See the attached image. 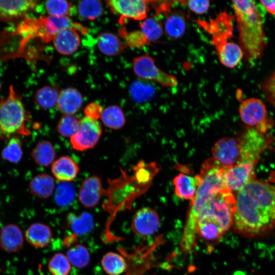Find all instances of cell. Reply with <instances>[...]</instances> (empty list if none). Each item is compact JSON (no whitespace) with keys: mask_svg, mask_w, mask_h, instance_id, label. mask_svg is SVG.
Wrapping results in <instances>:
<instances>
[{"mask_svg":"<svg viewBox=\"0 0 275 275\" xmlns=\"http://www.w3.org/2000/svg\"><path fill=\"white\" fill-rule=\"evenodd\" d=\"M233 227L238 234L258 237L275 229V185L267 181L251 180L235 196Z\"/></svg>","mask_w":275,"mask_h":275,"instance_id":"6da1fadb","label":"cell"},{"mask_svg":"<svg viewBox=\"0 0 275 275\" xmlns=\"http://www.w3.org/2000/svg\"><path fill=\"white\" fill-rule=\"evenodd\" d=\"M224 170L213 158L203 164L200 174L202 181L191 200L183 231L182 241L185 244L196 243L197 225L201 211L216 194L227 189L223 178Z\"/></svg>","mask_w":275,"mask_h":275,"instance_id":"7a4b0ae2","label":"cell"},{"mask_svg":"<svg viewBox=\"0 0 275 275\" xmlns=\"http://www.w3.org/2000/svg\"><path fill=\"white\" fill-rule=\"evenodd\" d=\"M240 46L251 64L262 56L267 45L262 17L253 1H233Z\"/></svg>","mask_w":275,"mask_h":275,"instance_id":"3957f363","label":"cell"},{"mask_svg":"<svg viewBox=\"0 0 275 275\" xmlns=\"http://www.w3.org/2000/svg\"><path fill=\"white\" fill-rule=\"evenodd\" d=\"M29 118L21 98L11 86L8 95L0 101V136L29 135L30 131L25 126Z\"/></svg>","mask_w":275,"mask_h":275,"instance_id":"277c9868","label":"cell"},{"mask_svg":"<svg viewBox=\"0 0 275 275\" xmlns=\"http://www.w3.org/2000/svg\"><path fill=\"white\" fill-rule=\"evenodd\" d=\"M67 29H74L82 34L88 32L86 27L73 21L69 16H42L36 20H26L23 25V34L28 38L39 37L46 43L52 41L58 32Z\"/></svg>","mask_w":275,"mask_h":275,"instance_id":"5b68a950","label":"cell"},{"mask_svg":"<svg viewBox=\"0 0 275 275\" xmlns=\"http://www.w3.org/2000/svg\"><path fill=\"white\" fill-rule=\"evenodd\" d=\"M235 204V196L226 189L210 200L201 211L200 217H208L214 220L225 233L233 225Z\"/></svg>","mask_w":275,"mask_h":275,"instance_id":"8992f818","label":"cell"},{"mask_svg":"<svg viewBox=\"0 0 275 275\" xmlns=\"http://www.w3.org/2000/svg\"><path fill=\"white\" fill-rule=\"evenodd\" d=\"M239 158L238 163L255 165L268 148L269 138L255 127L248 128L238 139Z\"/></svg>","mask_w":275,"mask_h":275,"instance_id":"52a82bcc","label":"cell"},{"mask_svg":"<svg viewBox=\"0 0 275 275\" xmlns=\"http://www.w3.org/2000/svg\"><path fill=\"white\" fill-rule=\"evenodd\" d=\"M132 68L139 78L155 81L162 87H175L178 85L176 77L159 68L151 56L144 54L133 59Z\"/></svg>","mask_w":275,"mask_h":275,"instance_id":"ba28073f","label":"cell"},{"mask_svg":"<svg viewBox=\"0 0 275 275\" xmlns=\"http://www.w3.org/2000/svg\"><path fill=\"white\" fill-rule=\"evenodd\" d=\"M239 113L244 124L263 133H265L272 126L266 106L260 99L251 98L243 100L239 106Z\"/></svg>","mask_w":275,"mask_h":275,"instance_id":"9c48e42d","label":"cell"},{"mask_svg":"<svg viewBox=\"0 0 275 275\" xmlns=\"http://www.w3.org/2000/svg\"><path fill=\"white\" fill-rule=\"evenodd\" d=\"M101 134L100 122L85 116L80 120L75 133L70 138L71 146L74 149L79 151L91 149L97 143Z\"/></svg>","mask_w":275,"mask_h":275,"instance_id":"30bf717a","label":"cell"},{"mask_svg":"<svg viewBox=\"0 0 275 275\" xmlns=\"http://www.w3.org/2000/svg\"><path fill=\"white\" fill-rule=\"evenodd\" d=\"M254 165L246 163H238L225 168L223 178L227 189L230 191H238L251 180L255 178Z\"/></svg>","mask_w":275,"mask_h":275,"instance_id":"8fae6325","label":"cell"},{"mask_svg":"<svg viewBox=\"0 0 275 275\" xmlns=\"http://www.w3.org/2000/svg\"><path fill=\"white\" fill-rule=\"evenodd\" d=\"M106 2L111 10L120 15L122 18L145 20L149 11L148 1L113 0L106 1Z\"/></svg>","mask_w":275,"mask_h":275,"instance_id":"7c38bea8","label":"cell"},{"mask_svg":"<svg viewBox=\"0 0 275 275\" xmlns=\"http://www.w3.org/2000/svg\"><path fill=\"white\" fill-rule=\"evenodd\" d=\"M213 159L221 167L230 168L237 163L239 158L238 139L224 138L214 144L212 150Z\"/></svg>","mask_w":275,"mask_h":275,"instance_id":"4fadbf2b","label":"cell"},{"mask_svg":"<svg viewBox=\"0 0 275 275\" xmlns=\"http://www.w3.org/2000/svg\"><path fill=\"white\" fill-rule=\"evenodd\" d=\"M159 226V218L153 209L144 207L137 210L131 223V229L135 234L147 236L154 234Z\"/></svg>","mask_w":275,"mask_h":275,"instance_id":"5bb4252c","label":"cell"},{"mask_svg":"<svg viewBox=\"0 0 275 275\" xmlns=\"http://www.w3.org/2000/svg\"><path fill=\"white\" fill-rule=\"evenodd\" d=\"M204 24L211 35L212 43L215 48L231 41L233 30L231 16L223 13L209 23L205 22Z\"/></svg>","mask_w":275,"mask_h":275,"instance_id":"9a60e30c","label":"cell"},{"mask_svg":"<svg viewBox=\"0 0 275 275\" xmlns=\"http://www.w3.org/2000/svg\"><path fill=\"white\" fill-rule=\"evenodd\" d=\"M39 2L33 0H0V21L10 22L18 20L34 10Z\"/></svg>","mask_w":275,"mask_h":275,"instance_id":"2e32d148","label":"cell"},{"mask_svg":"<svg viewBox=\"0 0 275 275\" xmlns=\"http://www.w3.org/2000/svg\"><path fill=\"white\" fill-rule=\"evenodd\" d=\"M103 190L101 179L95 175L86 178L81 184L78 198L87 208L95 207L99 202Z\"/></svg>","mask_w":275,"mask_h":275,"instance_id":"e0dca14e","label":"cell"},{"mask_svg":"<svg viewBox=\"0 0 275 275\" xmlns=\"http://www.w3.org/2000/svg\"><path fill=\"white\" fill-rule=\"evenodd\" d=\"M23 235L16 225L10 224L4 226L0 231V247L8 253L19 252L23 246Z\"/></svg>","mask_w":275,"mask_h":275,"instance_id":"ac0fdd59","label":"cell"},{"mask_svg":"<svg viewBox=\"0 0 275 275\" xmlns=\"http://www.w3.org/2000/svg\"><path fill=\"white\" fill-rule=\"evenodd\" d=\"M52 41L57 51L64 55H70L75 52L80 43L78 32L72 29L60 31L55 35Z\"/></svg>","mask_w":275,"mask_h":275,"instance_id":"d6986e66","label":"cell"},{"mask_svg":"<svg viewBox=\"0 0 275 275\" xmlns=\"http://www.w3.org/2000/svg\"><path fill=\"white\" fill-rule=\"evenodd\" d=\"M201 181L200 175L192 176L180 173L173 180L175 194L180 198L191 200Z\"/></svg>","mask_w":275,"mask_h":275,"instance_id":"ffe728a7","label":"cell"},{"mask_svg":"<svg viewBox=\"0 0 275 275\" xmlns=\"http://www.w3.org/2000/svg\"><path fill=\"white\" fill-rule=\"evenodd\" d=\"M79 168L69 156H63L53 162L51 171L54 177L62 182H69L77 176Z\"/></svg>","mask_w":275,"mask_h":275,"instance_id":"44dd1931","label":"cell"},{"mask_svg":"<svg viewBox=\"0 0 275 275\" xmlns=\"http://www.w3.org/2000/svg\"><path fill=\"white\" fill-rule=\"evenodd\" d=\"M83 99L80 93L73 88H67L59 93L57 101L59 110L65 115H74L81 107Z\"/></svg>","mask_w":275,"mask_h":275,"instance_id":"7402d4cb","label":"cell"},{"mask_svg":"<svg viewBox=\"0 0 275 275\" xmlns=\"http://www.w3.org/2000/svg\"><path fill=\"white\" fill-rule=\"evenodd\" d=\"M25 238L33 246L43 248L48 245L51 242L52 233L47 225L36 223L31 225L26 229Z\"/></svg>","mask_w":275,"mask_h":275,"instance_id":"603a6c76","label":"cell"},{"mask_svg":"<svg viewBox=\"0 0 275 275\" xmlns=\"http://www.w3.org/2000/svg\"><path fill=\"white\" fill-rule=\"evenodd\" d=\"M215 49L221 63L229 68L238 66L244 57L240 46L232 41L221 45Z\"/></svg>","mask_w":275,"mask_h":275,"instance_id":"cb8c5ba5","label":"cell"},{"mask_svg":"<svg viewBox=\"0 0 275 275\" xmlns=\"http://www.w3.org/2000/svg\"><path fill=\"white\" fill-rule=\"evenodd\" d=\"M163 32L167 37L177 40L183 36L186 30V20L180 11H171L166 15Z\"/></svg>","mask_w":275,"mask_h":275,"instance_id":"d4e9b609","label":"cell"},{"mask_svg":"<svg viewBox=\"0 0 275 275\" xmlns=\"http://www.w3.org/2000/svg\"><path fill=\"white\" fill-rule=\"evenodd\" d=\"M54 186L53 178L47 174L42 173L31 180L29 188L33 196L40 199H46L52 194Z\"/></svg>","mask_w":275,"mask_h":275,"instance_id":"484cf974","label":"cell"},{"mask_svg":"<svg viewBox=\"0 0 275 275\" xmlns=\"http://www.w3.org/2000/svg\"><path fill=\"white\" fill-rule=\"evenodd\" d=\"M97 45L99 50L108 56L118 55L125 48V46L118 37L109 32L102 33L98 35Z\"/></svg>","mask_w":275,"mask_h":275,"instance_id":"4316f807","label":"cell"},{"mask_svg":"<svg viewBox=\"0 0 275 275\" xmlns=\"http://www.w3.org/2000/svg\"><path fill=\"white\" fill-rule=\"evenodd\" d=\"M31 155L37 164L47 167L53 163L56 157V151L51 142L42 141L38 143L33 149Z\"/></svg>","mask_w":275,"mask_h":275,"instance_id":"83f0119b","label":"cell"},{"mask_svg":"<svg viewBox=\"0 0 275 275\" xmlns=\"http://www.w3.org/2000/svg\"><path fill=\"white\" fill-rule=\"evenodd\" d=\"M197 232L198 235L209 241L216 240L225 233L216 221L206 216L200 217L197 225Z\"/></svg>","mask_w":275,"mask_h":275,"instance_id":"f1b7e54d","label":"cell"},{"mask_svg":"<svg viewBox=\"0 0 275 275\" xmlns=\"http://www.w3.org/2000/svg\"><path fill=\"white\" fill-rule=\"evenodd\" d=\"M101 264L103 269L108 275H120L127 269V263L124 257L113 252L103 255Z\"/></svg>","mask_w":275,"mask_h":275,"instance_id":"f546056e","label":"cell"},{"mask_svg":"<svg viewBox=\"0 0 275 275\" xmlns=\"http://www.w3.org/2000/svg\"><path fill=\"white\" fill-rule=\"evenodd\" d=\"M129 93L134 101L143 103L153 98L155 94V89L148 80H137L131 84Z\"/></svg>","mask_w":275,"mask_h":275,"instance_id":"4dcf8cb0","label":"cell"},{"mask_svg":"<svg viewBox=\"0 0 275 275\" xmlns=\"http://www.w3.org/2000/svg\"><path fill=\"white\" fill-rule=\"evenodd\" d=\"M101 118L105 126L113 129H120L126 121L122 108L117 105L108 106L104 109Z\"/></svg>","mask_w":275,"mask_h":275,"instance_id":"1f68e13d","label":"cell"},{"mask_svg":"<svg viewBox=\"0 0 275 275\" xmlns=\"http://www.w3.org/2000/svg\"><path fill=\"white\" fill-rule=\"evenodd\" d=\"M68 222L72 231L77 235L88 233L94 227L93 218L88 212H82L79 215L70 213L68 215Z\"/></svg>","mask_w":275,"mask_h":275,"instance_id":"d6a6232c","label":"cell"},{"mask_svg":"<svg viewBox=\"0 0 275 275\" xmlns=\"http://www.w3.org/2000/svg\"><path fill=\"white\" fill-rule=\"evenodd\" d=\"M79 16L85 19L93 20L101 16L103 8L102 3L96 0H84L77 4Z\"/></svg>","mask_w":275,"mask_h":275,"instance_id":"836d02e7","label":"cell"},{"mask_svg":"<svg viewBox=\"0 0 275 275\" xmlns=\"http://www.w3.org/2000/svg\"><path fill=\"white\" fill-rule=\"evenodd\" d=\"M59 92L57 89L44 86L39 89L35 95L37 105L43 109L53 107L57 103Z\"/></svg>","mask_w":275,"mask_h":275,"instance_id":"e575fe53","label":"cell"},{"mask_svg":"<svg viewBox=\"0 0 275 275\" xmlns=\"http://www.w3.org/2000/svg\"><path fill=\"white\" fill-rule=\"evenodd\" d=\"M141 31L149 42L159 40L163 33L160 20L154 18H146L140 24Z\"/></svg>","mask_w":275,"mask_h":275,"instance_id":"d590c367","label":"cell"},{"mask_svg":"<svg viewBox=\"0 0 275 275\" xmlns=\"http://www.w3.org/2000/svg\"><path fill=\"white\" fill-rule=\"evenodd\" d=\"M66 256L71 264L78 268H85L90 261L89 251L85 245L81 244L71 247L68 250Z\"/></svg>","mask_w":275,"mask_h":275,"instance_id":"8d00e7d4","label":"cell"},{"mask_svg":"<svg viewBox=\"0 0 275 275\" xmlns=\"http://www.w3.org/2000/svg\"><path fill=\"white\" fill-rule=\"evenodd\" d=\"M71 264L66 255L55 254L50 259L48 269L51 275H69Z\"/></svg>","mask_w":275,"mask_h":275,"instance_id":"74e56055","label":"cell"},{"mask_svg":"<svg viewBox=\"0 0 275 275\" xmlns=\"http://www.w3.org/2000/svg\"><path fill=\"white\" fill-rule=\"evenodd\" d=\"M23 155L21 143L16 136L12 137L3 149L1 156L5 160L12 163H17Z\"/></svg>","mask_w":275,"mask_h":275,"instance_id":"f35d334b","label":"cell"},{"mask_svg":"<svg viewBox=\"0 0 275 275\" xmlns=\"http://www.w3.org/2000/svg\"><path fill=\"white\" fill-rule=\"evenodd\" d=\"M80 119L74 115H64L57 125L58 133L64 137H71L77 130Z\"/></svg>","mask_w":275,"mask_h":275,"instance_id":"ab89813d","label":"cell"},{"mask_svg":"<svg viewBox=\"0 0 275 275\" xmlns=\"http://www.w3.org/2000/svg\"><path fill=\"white\" fill-rule=\"evenodd\" d=\"M45 5L47 12L52 16H68L73 10V4L67 1L49 0Z\"/></svg>","mask_w":275,"mask_h":275,"instance_id":"60d3db41","label":"cell"},{"mask_svg":"<svg viewBox=\"0 0 275 275\" xmlns=\"http://www.w3.org/2000/svg\"><path fill=\"white\" fill-rule=\"evenodd\" d=\"M74 197L75 189L71 183L62 182L57 186L54 199L56 203L60 206L69 205L74 200Z\"/></svg>","mask_w":275,"mask_h":275,"instance_id":"b9f144b4","label":"cell"},{"mask_svg":"<svg viewBox=\"0 0 275 275\" xmlns=\"http://www.w3.org/2000/svg\"><path fill=\"white\" fill-rule=\"evenodd\" d=\"M121 33L127 45L131 47H139L149 43L141 31L127 33L122 30Z\"/></svg>","mask_w":275,"mask_h":275,"instance_id":"7bdbcfd3","label":"cell"},{"mask_svg":"<svg viewBox=\"0 0 275 275\" xmlns=\"http://www.w3.org/2000/svg\"><path fill=\"white\" fill-rule=\"evenodd\" d=\"M261 89L266 99L275 106V70L262 82Z\"/></svg>","mask_w":275,"mask_h":275,"instance_id":"ee69618b","label":"cell"},{"mask_svg":"<svg viewBox=\"0 0 275 275\" xmlns=\"http://www.w3.org/2000/svg\"><path fill=\"white\" fill-rule=\"evenodd\" d=\"M177 2L187 7L193 12L198 14H202L206 13L210 6V2L209 1L190 0Z\"/></svg>","mask_w":275,"mask_h":275,"instance_id":"f6af8a7d","label":"cell"},{"mask_svg":"<svg viewBox=\"0 0 275 275\" xmlns=\"http://www.w3.org/2000/svg\"><path fill=\"white\" fill-rule=\"evenodd\" d=\"M103 111L102 107L97 103L92 102L86 106L84 113L86 116L97 120L101 118Z\"/></svg>","mask_w":275,"mask_h":275,"instance_id":"bcb514c9","label":"cell"},{"mask_svg":"<svg viewBox=\"0 0 275 275\" xmlns=\"http://www.w3.org/2000/svg\"><path fill=\"white\" fill-rule=\"evenodd\" d=\"M260 3L268 13L275 15V1H260Z\"/></svg>","mask_w":275,"mask_h":275,"instance_id":"7dc6e473","label":"cell"},{"mask_svg":"<svg viewBox=\"0 0 275 275\" xmlns=\"http://www.w3.org/2000/svg\"><path fill=\"white\" fill-rule=\"evenodd\" d=\"M1 82H0V90H1Z\"/></svg>","mask_w":275,"mask_h":275,"instance_id":"c3c4849f","label":"cell"},{"mask_svg":"<svg viewBox=\"0 0 275 275\" xmlns=\"http://www.w3.org/2000/svg\"><path fill=\"white\" fill-rule=\"evenodd\" d=\"M0 271H1V268H0Z\"/></svg>","mask_w":275,"mask_h":275,"instance_id":"681fc988","label":"cell"}]
</instances>
